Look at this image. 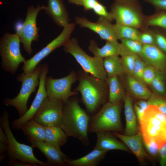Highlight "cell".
Segmentation results:
<instances>
[{
	"label": "cell",
	"mask_w": 166,
	"mask_h": 166,
	"mask_svg": "<svg viewBox=\"0 0 166 166\" xmlns=\"http://www.w3.org/2000/svg\"><path fill=\"white\" fill-rule=\"evenodd\" d=\"M90 117L80 106L77 100L72 97L64 103L60 127L68 137L76 138L87 146L89 144L88 132Z\"/></svg>",
	"instance_id": "obj_1"
},
{
	"label": "cell",
	"mask_w": 166,
	"mask_h": 166,
	"mask_svg": "<svg viewBox=\"0 0 166 166\" xmlns=\"http://www.w3.org/2000/svg\"><path fill=\"white\" fill-rule=\"evenodd\" d=\"M9 114L4 111L0 118L2 127L7 135L8 144L7 150L9 164L11 166H49L46 162L36 158L31 146L18 142L14 137L10 125Z\"/></svg>",
	"instance_id": "obj_2"
},
{
	"label": "cell",
	"mask_w": 166,
	"mask_h": 166,
	"mask_svg": "<svg viewBox=\"0 0 166 166\" xmlns=\"http://www.w3.org/2000/svg\"><path fill=\"white\" fill-rule=\"evenodd\" d=\"M106 81L84 72L79 77L77 90L89 113H94L105 102L106 92Z\"/></svg>",
	"instance_id": "obj_3"
},
{
	"label": "cell",
	"mask_w": 166,
	"mask_h": 166,
	"mask_svg": "<svg viewBox=\"0 0 166 166\" xmlns=\"http://www.w3.org/2000/svg\"><path fill=\"white\" fill-rule=\"evenodd\" d=\"M42 65L38 64L32 71L28 73H23L17 77V80L22 83V86L18 95L13 98H6L3 103L6 106H12L17 110L20 117L27 111V104L31 94L35 92L39 83V77Z\"/></svg>",
	"instance_id": "obj_4"
},
{
	"label": "cell",
	"mask_w": 166,
	"mask_h": 166,
	"mask_svg": "<svg viewBox=\"0 0 166 166\" xmlns=\"http://www.w3.org/2000/svg\"><path fill=\"white\" fill-rule=\"evenodd\" d=\"M121 103H105L100 110L90 117L88 131L96 133L103 131L122 132L123 127L121 120Z\"/></svg>",
	"instance_id": "obj_5"
},
{
	"label": "cell",
	"mask_w": 166,
	"mask_h": 166,
	"mask_svg": "<svg viewBox=\"0 0 166 166\" xmlns=\"http://www.w3.org/2000/svg\"><path fill=\"white\" fill-rule=\"evenodd\" d=\"M20 40L15 33H4L0 40L1 67L6 72L14 75L20 64L26 60L20 50Z\"/></svg>",
	"instance_id": "obj_6"
},
{
	"label": "cell",
	"mask_w": 166,
	"mask_h": 166,
	"mask_svg": "<svg viewBox=\"0 0 166 166\" xmlns=\"http://www.w3.org/2000/svg\"><path fill=\"white\" fill-rule=\"evenodd\" d=\"M111 8L116 23L137 29L143 27L145 18L137 0H115Z\"/></svg>",
	"instance_id": "obj_7"
},
{
	"label": "cell",
	"mask_w": 166,
	"mask_h": 166,
	"mask_svg": "<svg viewBox=\"0 0 166 166\" xmlns=\"http://www.w3.org/2000/svg\"><path fill=\"white\" fill-rule=\"evenodd\" d=\"M64 49L74 58L85 72L106 81L107 77L104 67L103 59L89 55L79 46L76 38H70L64 46Z\"/></svg>",
	"instance_id": "obj_8"
},
{
	"label": "cell",
	"mask_w": 166,
	"mask_h": 166,
	"mask_svg": "<svg viewBox=\"0 0 166 166\" xmlns=\"http://www.w3.org/2000/svg\"><path fill=\"white\" fill-rule=\"evenodd\" d=\"M44 5L38 4L36 7L30 5L27 9L25 20L21 26L16 27V33L19 36L23 49L28 54H31L33 50L31 44L33 41L37 42L39 38V28L37 27L36 19L39 12L44 10Z\"/></svg>",
	"instance_id": "obj_9"
},
{
	"label": "cell",
	"mask_w": 166,
	"mask_h": 166,
	"mask_svg": "<svg viewBox=\"0 0 166 166\" xmlns=\"http://www.w3.org/2000/svg\"><path fill=\"white\" fill-rule=\"evenodd\" d=\"M75 27L74 23H69L64 27L61 32L57 37L30 58L25 61L22 68L23 72L26 73L32 71L42 60L55 49L60 47L64 46L70 39L71 35Z\"/></svg>",
	"instance_id": "obj_10"
},
{
	"label": "cell",
	"mask_w": 166,
	"mask_h": 166,
	"mask_svg": "<svg viewBox=\"0 0 166 166\" xmlns=\"http://www.w3.org/2000/svg\"><path fill=\"white\" fill-rule=\"evenodd\" d=\"M77 78L74 71L60 78L54 79L50 76H46L45 86L47 97L65 103L69 98L78 94L77 91L71 90L72 85Z\"/></svg>",
	"instance_id": "obj_11"
},
{
	"label": "cell",
	"mask_w": 166,
	"mask_h": 166,
	"mask_svg": "<svg viewBox=\"0 0 166 166\" xmlns=\"http://www.w3.org/2000/svg\"><path fill=\"white\" fill-rule=\"evenodd\" d=\"M139 122L143 141L154 140L160 148L166 142V124L154 116L147 107Z\"/></svg>",
	"instance_id": "obj_12"
},
{
	"label": "cell",
	"mask_w": 166,
	"mask_h": 166,
	"mask_svg": "<svg viewBox=\"0 0 166 166\" xmlns=\"http://www.w3.org/2000/svg\"><path fill=\"white\" fill-rule=\"evenodd\" d=\"M64 103L58 100L49 98L44 100L32 120L44 126L61 125Z\"/></svg>",
	"instance_id": "obj_13"
},
{
	"label": "cell",
	"mask_w": 166,
	"mask_h": 166,
	"mask_svg": "<svg viewBox=\"0 0 166 166\" xmlns=\"http://www.w3.org/2000/svg\"><path fill=\"white\" fill-rule=\"evenodd\" d=\"M49 71L46 64L42 65L39 77L38 88L32 103L26 112L22 116L14 120L12 123V128L15 130L21 129L28 121L32 119L37 113L44 100L47 97L45 86V79Z\"/></svg>",
	"instance_id": "obj_14"
},
{
	"label": "cell",
	"mask_w": 166,
	"mask_h": 166,
	"mask_svg": "<svg viewBox=\"0 0 166 166\" xmlns=\"http://www.w3.org/2000/svg\"><path fill=\"white\" fill-rule=\"evenodd\" d=\"M75 23L82 28H86L98 34L100 38L106 41H117L111 22L99 17L96 22H91L85 17H76Z\"/></svg>",
	"instance_id": "obj_15"
},
{
	"label": "cell",
	"mask_w": 166,
	"mask_h": 166,
	"mask_svg": "<svg viewBox=\"0 0 166 166\" xmlns=\"http://www.w3.org/2000/svg\"><path fill=\"white\" fill-rule=\"evenodd\" d=\"M28 141L33 148H36L45 156L49 166H65V158L67 156L59 148L49 145L45 142L37 141L27 137Z\"/></svg>",
	"instance_id": "obj_16"
},
{
	"label": "cell",
	"mask_w": 166,
	"mask_h": 166,
	"mask_svg": "<svg viewBox=\"0 0 166 166\" xmlns=\"http://www.w3.org/2000/svg\"><path fill=\"white\" fill-rule=\"evenodd\" d=\"M147 65L156 69L166 71V54L154 45H143L139 55Z\"/></svg>",
	"instance_id": "obj_17"
},
{
	"label": "cell",
	"mask_w": 166,
	"mask_h": 166,
	"mask_svg": "<svg viewBox=\"0 0 166 166\" xmlns=\"http://www.w3.org/2000/svg\"><path fill=\"white\" fill-rule=\"evenodd\" d=\"M44 10L58 26L63 27L69 23V14L63 0H47Z\"/></svg>",
	"instance_id": "obj_18"
},
{
	"label": "cell",
	"mask_w": 166,
	"mask_h": 166,
	"mask_svg": "<svg viewBox=\"0 0 166 166\" xmlns=\"http://www.w3.org/2000/svg\"><path fill=\"white\" fill-rule=\"evenodd\" d=\"M96 134L97 140L94 149L107 151L115 150L129 151L128 147L123 142L118 140L110 131H101Z\"/></svg>",
	"instance_id": "obj_19"
},
{
	"label": "cell",
	"mask_w": 166,
	"mask_h": 166,
	"mask_svg": "<svg viewBox=\"0 0 166 166\" xmlns=\"http://www.w3.org/2000/svg\"><path fill=\"white\" fill-rule=\"evenodd\" d=\"M114 135L121 140L137 158L140 162L149 158L142 145V138L140 132L136 134L128 136L115 132Z\"/></svg>",
	"instance_id": "obj_20"
},
{
	"label": "cell",
	"mask_w": 166,
	"mask_h": 166,
	"mask_svg": "<svg viewBox=\"0 0 166 166\" xmlns=\"http://www.w3.org/2000/svg\"><path fill=\"white\" fill-rule=\"evenodd\" d=\"M88 48L94 56L102 59L120 55V44L117 41H106L102 47L99 48L95 41L92 40L90 41Z\"/></svg>",
	"instance_id": "obj_21"
},
{
	"label": "cell",
	"mask_w": 166,
	"mask_h": 166,
	"mask_svg": "<svg viewBox=\"0 0 166 166\" xmlns=\"http://www.w3.org/2000/svg\"><path fill=\"white\" fill-rule=\"evenodd\" d=\"M107 151L93 149L88 154L79 158H65L66 165L70 166H96L104 158Z\"/></svg>",
	"instance_id": "obj_22"
},
{
	"label": "cell",
	"mask_w": 166,
	"mask_h": 166,
	"mask_svg": "<svg viewBox=\"0 0 166 166\" xmlns=\"http://www.w3.org/2000/svg\"><path fill=\"white\" fill-rule=\"evenodd\" d=\"M123 101L126 121L124 135H133L139 132V128L137 123V117L132 106V99L129 94H126Z\"/></svg>",
	"instance_id": "obj_23"
},
{
	"label": "cell",
	"mask_w": 166,
	"mask_h": 166,
	"mask_svg": "<svg viewBox=\"0 0 166 166\" xmlns=\"http://www.w3.org/2000/svg\"><path fill=\"white\" fill-rule=\"evenodd\" d=\"M46 135L45 142L57 148L66 143L68 137L59 126H45Z\"/></svg>",
	"instance_id": "obj_24"
},
{
	"label": "cell",
	"mask_w": 166,
	"mask_h": 166,
	"mask_svg": "<svg viewBox=\"0 0 166 166\" xmlns=\"http://www.w3.org/2000/svg\"><path fill=\"white\" fill-rule=\"evenodd\" d=\"M106 82L109 89L108 101L113 104L121 103L125 94L118 76L107 77Z\"/></svg>",
	"instance_id": "obj_25"
},
{
	"label": "cell",
	"mask_w": 166,
	"mask_h": 166,
	"mask_svg": "<svg viewBox=\"0 0 166 166\" xmlns=\"http://www.w3.org/2000/svg\"><path fill=\"white\" fill-rule=\"evenodd\" d=\"M21 129L27 137L37 141L45 142V126L38 122L31 119L27 122Z\"/></svg>",
	"instance_id": "obj_26"
},
{
	"label": "cell",
	"mask_w": 166,
	"mask_h": 166,
	"mask_svg": "<svg viewBox=\"0 0 166 166\" xmlns=\"http://www.w3.org/2000/svg\"><path fill=\"white\" fill-rule=\"evenodd\" d=\"M126 81L130 92L135 97L143 100H148L150 98L152 93L147 87L146 85L129 75H127Z\"/></svg>",
	"instance_id": "obj_27"
},
{
	"label": "cell",
	"mask_w": 166,
	"mask_h": 166,
	"mask_svg": "<svg viewBox=\"0 0 166 166\" xmlns=\"http://www.w3.org/2000/svg\"><path fill=\"white\" fill-rule=\"evenodd\" d=\"M103 66L107 77L121 76L125 73L121 58L118 56L104 58Z\"/></svg>",
	"instance_id": "obj_28"
},
{
	"label": "cell",
	"mask_w": 166,
	"mask_h": 166,
	"mask_svg": "<svg viewBox=\"0 0 166 166\" xmlns=\"http://www.w3.org/2000/svg\"><path fill=\"white\" fill-rule=\"evenodd\" d=\"M113 29L117 39H128L140 41V32L138 29L117 23L113 25Z\"/></svg>",
	"instance_id": "obj_29"
},
{
	"label": "cell",
	"mask_w": 166,
	"mask_h": 166,
	"mask_svg": "<svg viewBox=\"0 0 166 166\" xmlns=\"http://www.w3.org/2000/svg\"><path fill=\"white\" fill-rule=\"evenodd\" d=\"M120 55L121 56L134 54L139 55L141 53L143 45L140 41L131 39L121 40Z\"/></svg>",
	"instance_id": "obj_30"
},
{
	"label": "cell",
	"mask_w": 166,
	"mask_h": 166,
	"mask_svg": "<svg viewBox=\"0 0 166 166\" xmlns=\"http://www.w3.org/2000/svg\"><path fill=\"white\" fill-rule=\"evenodd\" d=\"M166 71L156 69L155 76L150 85L154 93L166 97L165 78Z\"/></svg>",
	"instance_id": "obj_31"
},
{
	"label": "cell",
	"mask_w": 166,
	"mask_h": 166,
	"mask_svg": "<svg viewBox=\"0 0 166 166\" xmlns=\"http://www.w3.org/2000/svg\"><path fill=\"white\" fill-rule=\"evenodd\" d=\"M145 23L147 26L159 27L166 30V11L159 12L144 18Z\"/></svg>",
	"instance_id": "obj_32"
},
{
	"label": "cell",
	"mask_w": 166,
	"mask_h": 166,
	"mask_svg": "<svg viewBox=\"0 0 166 166\" xmlns=\"http://www.w3.org/2000/svg\"><path fill=\"white\" fill-rule=\"evenodd\" d=\"M137 55L134 54H129L121 56V57L125 73L127 75L133 76L135 61Z\"/></svg>",
	"instance_id": "obj_33"
},
{
	"label": "cell",
	"mask_w": 166,
	"mask_h": 166,
	"mask_svg": "<svg viewBox=\"0 0 166 166\" xmlns=\"http://www.w3.org/2000/svg\"><path fill=\"white\" fill-rule=\"evenodd\" d=\"M147 102L148 105L154 106L161 112L166 114V97L152 93Z\"/></svg>",
	"instance_id": "obj_34"
},
{
	"label": "cell",
	"mask_w": 166,
	"mask_h": 166,
	"mask_svg": "<svg viewBox=\"0 0 166 166\" xmlns=\"http://www.w3.org/2000/svg\"><path fill=\"white\" fill-rule=\"evenodd\" d=\"M147 65L145 62L139 55H137L135 61L132 77L139 81L145 85L143 80V74Z\"/></svg>",
	"instance_id": "obj_35"
},
{
	"label": "cell",
	"mask_w": 166,
	"mask_h": 166,
	"mask_svg": "<svg viewBox=\"0 0 166 166\" xmlns=\"http://www.w3.org/2000/svg\"><path fill=\"white\" fill-rule=\"evenodd\" d=\"M93 10L94 13L99 17H103L111 22L114 20L111 12H108L106 7L99 1Z\"/></svg>",
	"instance_id": "obj_36"
},
{
	"label": "cell",
	"mask_w": 166,
	"mask_h": 166,
	"mask_svg": "<svg viewBox=\"0 0 166 166\" xmlns=\"http://www.w3.org/2000/svg\"><path fill=\"white\" fill-rule=\"evenodd\" d=\"M156 69L151 66L147 65L146 66L143 74V80L146 84L151 85L155 76Z\"/></svg>",
	"instance_id": "obj_37"
},
{
	"label": "cell",
	"mask_w": 166,
	"mask_h": 166,
	"mask_svg": "<svg viewBox=\"0 0 166 166\" xmlns=\"http://www.w3.org/2000/svg\"><path fill=\"white\" fill-rule=\"evenodd\" d=\"M148 105L147 101L143 100H140L134 104V109L139 121Z\"/></svg>",
	"instance_id": "obj_38"
},
{
	"label": "cell",
	"mask_w": 166,
	"mask_h": 166,
	"mask_svg": "<svg viewBox=\"0 0 166 166\" xmlns=\"http://www.w3.org/2000/svg\"><path fill=\"white\" fill-rule=\"evenodd\" d=\"M143 141L146 149L150 155L153 157L158 155L160 147L156 141L153 140Z\"/></svg>",
	"instance_id": "obj_39"
},
{
	"label": "cell",
	"mask_w": 166,
	"mask_h": 166,
	"mask_svg": "<svg viewBox=\"0 0 166 166\" xmlns=\"http://www.w3.org/2000/svg\"><path fill=\"white\" fill-rule=\"evenodd\" d=\"M155 45L166 54V37L161 34L153 32Z\"/></svg>",
	"instance_id": "obj_40"
},
{
	"label": "cell",
	"mask_w": 166,
	"mask_h": 166,
	"mask_svg": "<svg viewBox=\"0 0 166 166\" xmlns=\"http://www.w3.org/2000/svg\"><path fill=\"white\" fill-rule=\"evenodd\" d=\"M139 41L143 45H155L153 33L151 32L146 31L140 32Z\"/></svg>",
	"instance_id": "obj_41"
},
{
	"label": "cell",
	"mask_w": 166,
	"mask_h": 166,
	"mask_svg": "<svg viewBox=\"0 0 166 166\" xmlns=\"http://www.w3.org/2000/svg\"><path fill=\"white\" fill-rule=\"evenodd\" d=\"M154 7L162 11H166V0H144Z\"/></svg>",
	"instance_id": "obj_42"
},
{
	"label": "cell",
	"mask_w": 166,
	"mask_h": 166,
	"mask_svg": "<svg viewBox=\"0 0 166 166\" xmlns=\"http://www.w3.org/2000/svg\"><path fill=\"white\" fill-rule=\"evenodd\" d=\"M158 155L160 165L166 166V142L160 148Z\"/></svg>",
	"instance_id": "obj_43"
},
{
	"label": "cell",
	"mask_w": 166,
	"mask_h": 166,
	"mask_svg": "<svg viewBox=\"0 0 166 166\" xmlns=\"http://www.w3.org/2000/svg\"><path fill=\"white\" fill-rule=\"evenodd\" d=\"M98 2V0H83L82 6L85 11L93 10Z\"/></svg>",
	"instance_id": "obj_44"
},
{
	"label": "cell",
	"mask_w": 166,
	"mask_h": 166,
	"mask_svg": "<svg viewBox=\"0 0 166 166\" xmlns=\"http://www.w3.org/2000/svg\"><path fill=\"white\" fill-rule=\"evenodd\" d=\"M0 141L6 145L8 144L7 135L1 126L0 127Z\"/></svg>",
	"instance_id": "obj_45"
},
{
	"label": "cell",
	"mask_w": 166,
	"mask_h": 166,
	"mask_svg": "<svg viewBox=\"0 0 166 166\" xmlns=\"http://www.w3.org/2000/svg\"><path fill=\"white\" fill-rule=\"evenodd\" d=\"M8 149L7 145L0 142V154L4 153L7 151Z\"/></svg>",
	"instance_id": "obj_46"
},
{
	"label": "cell",
	"mask_w": 166,
	"mask_h": 166,
	"mask_svg": "<svg viewBox=\"0 0 166 166\" xmlns=\"http://www.w3.org/2000/svg\"><path fill=\"white\" fill-rule=\"evenodd\" d=\"M69 3L77 6H82L83 0H67Z\"/></svg>",
	"instance_id": "obj_47"
},
{
	"label": "cell",
	"mask_w": 166,
	"mask_h": 166,
	"mask_svg": "<svg viewBox=\"0 0 166 166\" xmlns=\"http://www.w3.org/2000/svg\"><path fill=\"white\" fill-rule=\"evenodd\" d=\"M0 157V162H1L5 158V154L4 153L1 154Z\"/></svg>",
	"instance_id": "obj_48"
}]
</instances>
